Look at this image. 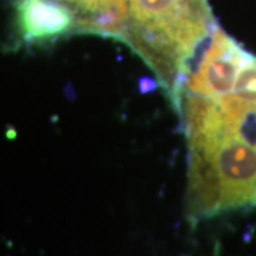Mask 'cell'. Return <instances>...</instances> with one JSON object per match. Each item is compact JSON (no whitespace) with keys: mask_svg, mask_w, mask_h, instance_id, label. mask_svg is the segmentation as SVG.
Returning <instances> with one entry per match:
<instances>
[{"mask_svg":"<svg viewBox=\"0 0 256 256\" xmlns=\"http://www.w3.org/2000/svg\"><path fill=\"white\" fill-rule=\"evenodd\" d=\"M190 138L191 152L205 156L215 171L214 215L256 205V148L224 127L220 132Z\"/></svg>","mask_w":256,"mask_h":256,"instance_id":"obj_1","label":"cell"},{"mask_svg":"<svg viewBox=\"0 0 256 256\" xmlns=\"http://www.w3.org/2000/svg\"><path fill=\"white\" fill-rule=\"evenodd\" d=\"M252 57L220 28L200 68L184 78L185 88L190 94L210 98L228 96L234 92L240 68Z\"/></svg>","mask_w":256,"mask_h":256,"instance_id":"obj_2","label":"cell"},{"mask_svg":"<svg viewBox=\"0 0 256 256\" xmlns=\"http://www.w3.org/2000/svg\"><path fill=\"white\" fill-rule=\"evenodd\" d=\"M16 23L26 44L56 40L77 30L76 14L53 0H16Z\"/></svg>","mask_w":256,"mask_h":256,"instance_id":"obj_3","label":"cell"},{"mask_svg":"<svg viewBox=\"0 0 256 256\" xmlns=\"http://www.w3.org/2000/svg\"><path fill=\"white\" fill-rule=\"evenodd\" d=\"M232 96L245 104H256V57L240 68Z\"/></svg>","mask_w":256,"mask_h":256,"instance_id":"obj_4","label":"cell"}]
</instances>
